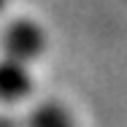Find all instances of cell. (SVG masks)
Returning a JSON list of instances; mask_svg holds the SVG:
<instances>
[{
	"instance_id": "1",
	"label": "cell",
	"mask_w": 127,
	"mask_h": 127,
	"mask_svg": "<svg viewBox=\"0 0 127 127\" xmlns=\"http://www.w3.org/2000/svg\"><path fill=\"white\" fill-rule=\"evenodd\" d=\"M43 49H46V35H43V30L35 22L16 19L3 32V51H5L8 60H16V62H25L27 65Z\"/></svg>"
},
{
	"instance_id": "2",
	"label": "cell",
	"mask_w": 127,
	"mask_h": 127,
	"mask_svg": "<svg viewBox=\"0 0 127 127\" xmlns=\"http://www.w3.org/2000/svg\"><path fill=\"white\" fill-rule=\"evenodd\" d=\"M32 92V78L25 62L16 60H0V100L5 103H16L25 100Z\"/></svg>"
},
{
	"instance_id": "3",
	"label": "cell",
	"mask_w": 127,
	"mask_h": 127,
	"mask_svg": "<svg viewBox=\"0 0 127 127\" xmlns=\"http://www.w3.org/2000/svg\"><path fill=\"white\" fill-rule=\"evenodd\" d=\"M30 127H76V125L60 103H43V105L35 108V114L30 119Z\"/></svg>"
},
{
	"instance_id": "4",
	"label": "cell",
	"mask_w": 127,
	"mask_h": 127,
	"mask_svg": "<svg viewBox=\"0 0 127 127\" xmlns=\"http://www.w3.org/2000/svg\"><path fill=\"white\" fill-rule=\"evenodd\" d=\"M3 8H5V0H0V11H3Z\"/></svg>"
}]
</instances>
